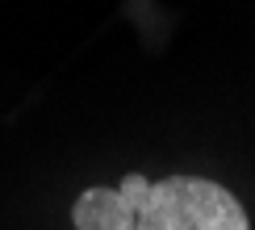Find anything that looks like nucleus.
I'll return each instance as SVG.
<instances>
[{
  "label": "nucleus",
  "instance_id": "1",
  "mask_svg": "<svg viewBox=\"0 0 255 230\" xmlns=\"http://www.w3.org/2000/svg\"><path fill=\"white\" fill-rule=\"evenodd\" d=\"M71 230H251V214L235 188L214 176L126 172L76 197Z\"/></svg>",
  "mask_w": 255,
  "mask_h": 230
}]
</instances>
